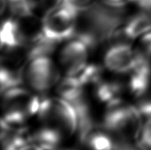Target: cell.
Masks as SVG:
<instances>
[{
	"mask_svg": "<svg viewBox=\"0 0 151 150\" xmlns=\"http://www.w3.org/2000/svg\"><path fill=\"white\" fill-rule=\"evenodd\" d=\"M138 146L142 150H151V119L145 120L142 126L138 140Z\"/></svg>",
	"mask_w": 151,
	"mask_h": 150,
	"instance_id": "obj_19",
	"label": "cell"
},
{
	"mask_svg": "<svg viewBox=\"0 0 151 150\" xmlns=\"http://www.w3.org/2000/svg\"><path fill=\"white\" fill-rule=\"evenodd\" d=\"M23 80L24 72L22 68L2 64L0 72V87L2 93L8 89L19 87Z\"/></svg>",
	"mask_w": 151,
	"mask_h": 150,
	"instance_id": "obj_16",
	"label": "cell"
},
{
	"mask_svg": "<svg viewBox=\"0 0 151 150\" xmlns=\"http://www.w3.org/2000/svg\"><path fill=\"white\" fill-rule=\"evenodd\" d=\"M3 94L2 123L12 128H20L26 120L38 113L41 100L31 91L19 87Z\"/></svg>",
	"mask_w": 151,
	"mask_h": 150,
	"instance_id": "obj_3",
	"label": "cell"
},
{
	"mask_svg": "<svg viewBox=\"0 0 151 150\" xmlns=\"http://www.w3.org/2000/svg\"><path fill=\"white\" fill-rule=\"evenodd\" d=\"M128 74L127 88L130 93L135 97H143L149 91L151 81V60L144 51L136 50L135 63Z\"/></svg>",
	"mask_w": 151,
	"mask_h": 150,
	"instance_id": "obj_9",
	"label": "cell"
},
{
	"mask_svg": "<svg viewBox=\"0 0 151 150\" xmlns=\"http://www.w3.org/2000/svg\"><path fill=\"white\" fill-rule=\"evenodd\" d=\"M79 13L65 4L45 13L42 20L43 35L57 44L74 38Z\"/></svg>",
	"mask_w": 151,
	"mask_h": 150,
	"instance_id": "obj_5",
	"label": "cell"
},
{
	"mask_svg": "<svg viewBox=\"0 0 151 150\" xmlns=\"http://www.w3.org/2000/svg\"><path fill=\"white\" fill-rule=\"evenodd\" d=\"M124 87L119 81L100 80L96 85L95 94L98 101L110 105L121 100Z\"/></svg>",
	"mask_w": 151,
	"mask_h": 150,
	"instance_id": "obj_15",
	"label": "cell"
},
{
	"mask_svg": "<svg viewBox=\"0 0 151 150\" xmlns=\"http://www.w3.org/2000/svg\"><path fill=\"white\" fill-rule=\"evenodd\" d=\"M94 0H63L62 4H65L73 10L80 12L82 10L88 8L93 4Z\"/></svg>",
	"mask_w": 151,
	"mask_h": 150,
	"instance_id": "obj_20",
	"label": "cell"
},
{
	"mask_svg": "<svg viewBox=\"0 0 151 150\" xmlns=\"http://www.w3.org/2000/svg\"><path fill=\"white\" fill-rule=\"evenodd\" d=\"M64 137L57 129L44 125V126L36 130L29 137V143L39 147L42 150H58Z\"/></svg>",
	"mask_w": 151,
	"mask_h": 150,
	"instance_id": "obj_13",
	"label": "cell"
},
{
	"mask_svg": "<svg viewBox=\"0 0 151 150\" xmlns=\"http://www.w3.org/2000/svg\"><path fill=\"white\" fill-rule=\"evenodd\" d=\"M37 6L42 9L45 13L58 8L63 3V0H35Z\"/></svg>",
	"mask_w": 151,
	"mask_h": 150,
	"instance_id": "obj_21",
	"label": "cell"
},
{
	"mask_svg": "<svg viewBox=\"0 0 151 150\" xmlns=\"http://www.w3.org/2000/svg\"><path fill=\"white\" fill-rule=\"evenodd\" d=\"M80 141L88 150H116L118 140L103 126L96 125Z\"/></svg>",
	"mask_w": 151,
	"mask_h": 150,
	"instance_id": "obj_11",
	"label": "cell"
},
{
	"mask_svg": "<svg viewBox=\"0 0 151 150\" xmlns=\"http://www.w3.org/2000/svg\"><path fill=\"white\" fill-rule=\"evenodd\" d=\"M102 76L103 69L101 66L95 64H88L81 71L73 77L85 87L92 84L96 85L100 80H102Z\"/></svg>",
	"mask_w": 151,
	"mask_h": 150,
	"instance_id": "obj_18",
	"label": "cell"
},
{
	"mask_svg": "<svg viewBox=\"0 0 151 150\" xmlns=\"http://www.w3.org/2000/svg\"><path fill=\"white\" fill-rule=\"evenodd\" d=\"M88 45L79 38L69 40L59 53V62L65 72V76L76 75L88 65Z\"/></svg>",
	"mask_w": 151,
	"mask_h": 150,
	"instance_id": "obj_7",
	"label": "cell"
},
{
	"mask_svg": "<svg viewBox=\"0 0 151 150\" xmlns=\"http://www.w3.org/2000/svg\"><path fill=\"white\" fill-rule=\"evenodd\" d=\"M124 10L103 3L92 4L80 11L75 37L86 42L90 49L111 40L123 26Z\"/></svg>",
	"mask_w": 151,
	"mask_h": 150,
	"instance_id": "obj_1",
	"label": "cell"
},
{
	"mask_svg": "<svg viewBox=\"0 0 151 150\" xmlns=\"http://www.w3.org/2000/svg\"><path fill=\"white\" fill-rule=\"evenodd\" d=\"M37 7L35 0H7V9L15 19H25L35 15Z\"/></svg>",
	"mask_w": 151,
	"mask_h": 150,
	"instance_id": "obj_17",
	"label": "cell"
},
{
	"mask_svg": "<svg viewBox=\"0 0 151 150\" xmlns=\"http://www.w3.org/2000/svg\"><path fill=\"white\" fill-rule=\"evenodd\" d=\"M37 114L45 126L57 129L64 136H70L77 131L76 111L69 102L60 96L41 100Z\"/></svg>",
	"mask_w": 151,
	"mask_h": 150,
	"instance_id": "obj_4",
	"label": "cell"
},
{
	"mask_svg": "<svg viewBox=\"0 0 151 150\" xmlns=\"http://www.w3.org/2000/svg\"><path fill=\"white\" fill-rule=\"evenodd\" d=\"M65 150H73V149H65Z\"/></svg>",
	"mask_w": 151,
	"mask_h": 150,
	"instance_id": "obj_24",
	"label": "cell"
},
{
	"mask_svg": "<svg viewBox=\"0 0 151 150\" xmlns=\"http://www.w3.org/2000/svg\"><path fill=\"white\" fill-rule=\"evenodd\" d=\"M24 48H27V43L19 21L15 18L4 19L1 27L2 53Z\"/></svg>",
	"mask_w": 151,
	"mask_h": 150,
	"instance_id": "obj_10",
	"label": "cell"
},
{
	"mask_svg": "<svg viewBox=\"0 0 151 150\" xmlns=\"http://www.w3.org/2000/svg\"><path fill=\"white\" fill-rule=\"evenodd\" d=\"M27 62L24 80L33 91L44 94L59 82V71L50 56L33 57Z\"/></svg>",
	"mask_w": 151,
	"mask_h": 150,
	"instance_id": "obj_6",
	"label": "cell"
},
{
	"mask_svg": "<svg viewBox=\"0 0 151 150\" xmlns=\"http://www.w3.org/2000/svg\"><path fill=\"white\" fill-rule=\"evenodd\" d=\"M142 119L137 107L126 104L120 100L107 105L103 126L118 140L138 145Z\"/></svg>",
	"mask_w": 151,
	"mask_h": 150,
	"instance_id": "obj_2",
	"label": "cell"
},
{
	"mask_svg": "<svg viewBox=\"0 0 151 150\" xmlns=\"http://www.w3.org/2000/svg\"><path fill=\"white\" fill-rule=\"evenodd\" d=\"M19 150H42V149H40L39 147L32 144V143H27V145L23 146Z\"/></svg>",
	"mask_w": 151,
	"mask_h": 150,
	"instance_id": "obj_22",
	"label": "cell"
},
{
	"mask_svg": "<svg viewBox=\"0 0 151 150\" xmlns=\"http://www.w3.org/2000/svg\"><path fill=\"white\" fill-rule=\"evenodd\" d=\"M58 96L69 102L72 105L86 99L84 87L73 77L65 76L57 84Z\"/></svg>",
	"mask_w": 151,
	"mask_h": 150,
	"instance_id": "obj_14",
	"label": "cell"
},
{
	"mask_svg": "<svg viewBox=\"0 0 151 150\" xmlns=\"http://www.w3.org/2000/svg\"><path fill=\"white\" fill-rule=\"evenodd\" d=\"M135 58L136 50L127 42H116L107 49L104 57V63L109 71L123 74L131 72Z\"/></svg>",
	"mask_w": 151,
	"mask_h": 150,
	"instance_id": "obj_8",
	"label": "cell"
},
{
	"mask_svg": "<svg viewBox=\"0 0 151 150\" xmlns=\"http://www.w3.org/2000/svg\"><path fill=\"white\" fill-rule=\"evenodd\" d=\"M134 0H131V2H134Z\"/></svg>",
	"mask_w": 151,
	"mask_h": 150,
	"instance_id": "obj_23",
	"label": "cell"
},
{
	"mask_svg": "<svg viewBox=\"0 0 151 150\" xmlns=\"http://www.w3.org/2000/svg\"><path fill=\"white\" fill-rule=\"evenodd\" d=\"M151 31V14L143 11L127 19L120 28V36L125 42L142 37Z\"/></svg>",
	"mask_w": 151,
	"mask_h": 150,
	"instance_id": "obj_12",
	"label": "cell"
}]
</instances>
